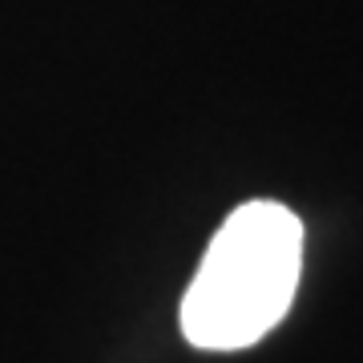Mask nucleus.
<instances>
[{
  "instance_id": "1",
  "label": "nucleus",
  "mask_w": 363,
  "mask_h": 363,
  "mask_svg": "<svg viewBox=\"0 0 363 363\" xmlns=\"http://www.w3.org/2000/svg\"><path fill=\"white\" fill-rule=\"evenodd\" d=\"M303 267V222L283 202H247L210 238L182 298V335L202 351L259 343L286 315Z\"/></svg>"
}]
</instances>
